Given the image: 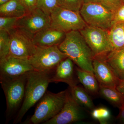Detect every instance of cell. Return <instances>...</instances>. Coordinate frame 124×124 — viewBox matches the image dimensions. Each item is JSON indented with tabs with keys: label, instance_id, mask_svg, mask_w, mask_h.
Instances as JSON below:
<instances>
[{
	"label": "cell",
	"instance_id": "3",
	"mask_svg": "<svg viewBox=\"0 0 124 124\" xmlns=\"http://www.w3.org/2000/svg\"><path fill=\"white\" fill-rule=\"evenodd\" d=\"M69 89L58 93L46 91L36 107L34 113L23 124H44L56 116L64 106Z\"/></svg>",
	"mask_w": 124,
	"mask_h": 124
},
{
	"label": "cell",
	"instance_id": "1",
	"mask_svg": "<svg viewBox=\"0 0 124 124\" xmlns=\"http://www.w3.org/2000/svg\"><path fill=\"white\" fill-rule=\"evenodd\" d=\"M53 71L34 70L27 74L24 100L20 110L14 119L13 124L21 122L29 109L42 98L51 82Z\"/></svg>",
	"mask_w": 124,
	"mask_h": 124
},
{
	"label": "cell",
	"instance_id": "26",
	"mask_svg": "<svg viewBox=\"0 0 124 124\" xmlns=\"http://www.w3.org/2000/svg\"><path fill=\"white\" fill-rule=\"evenodd\" d=\"M59 6L79 12L83 4L82 0H58Z\"/></svg>",
	"mask_w": 124,
	"mask_h": 124
},
{
	"label": "cell",
	"instance_id": "32",
	"mask_svg": "<svg viewBox=\"0 0 124 124\" xmlns=\"http://www.w3.org/2000/svg\"><path fill=\"white\" fill-rule=\"evenodd\" d=\"M100 0H82L83 3H89V2H98Z\"/></svg>",
	"mask_w": 124,
	"mask_h": 124
},
{
	"label": "cell",
	"instance_id": "9",
	"mask_svg": "<svg viewBox=\"0 0 124 124\" xmlns=\"http://www.w3.org/2000/svg\"><path fill=\"white\" fill-rule=\"evenodd\" d=\"M50 16L37 8L18 19L15 28L32 39L37 33L50 26Z\"/></svg>",
	"mask_w": 124,
	"mask_h": 124
},
{
	"label": "cell",
	"instance_id": "10",
	"mask_svg": "<svg viewBox=\"0 0 124 124\" xmlns=\"http://www.w3.org/2000/svg\"><path fill=\"white\" fill-rule=\"evenodd\" d=\"M83 108L73 98L69 90L62 110L55 117L43 124H69L80 122L85 117Z\"/></svg>",
	"mask_w": 124,
	"mask_h": 124
},
{
	"label": "cell",
	"instance_id": "7",
	"mask_svg": "<svg viewBox=\"0 0 124 124\" xmlns=\"http://www.w3.org/2000/svg\"><path fill=\"white\" fill-rule=\"evenodd\" d=\"M50 27L66 33L73 31H80L87 24L79 12L58 6L50 15Z\"/></svg>",
	"mask_w": 124,
	"mask_h": 124
},
{
	"label": "cell",
	"instance_id": "6",
	"mask_svg": "<svg viewBox=\"0 0 124 124\" xmlns=\"http://www.w3.org/2000/svg\"><path fill=\"white\" fill-rule=\"evenodd\" d=\"M67 57L58 46H36L35 53L28 60L35 70L51 71H54L60 62Z\"/></svg>",
	"mask_w": 124,
	"mask_h": 124
},
{
	"label": "cell",
	"instance_id": "31",
	"mask_svg": "<svg viewBox=\"0 0 124 124\" xmlns=\"http://www.w3.org/2000/svg\"><path fill=\"white\" fill-rule=\"evenodd\" d=\"M119 108L120 109V112L117 117L118 119L124 123V104Z\"/></svg>",
	"mask_w": 124,
	"mask_h": 124
},
{
	"label": "cell",
	"instance_id": "8",
	"mask_svg": "<svg viewBox=\"0 0 124 124\" xmlns=\"http://www.w3.org/2000/svg\"><path fill=\"white\" fill-rule=\"evenodd\" d=\"M79 31L95 57H104L113 50L108 31L87 25Z\"/></svg>",
	"mask_w": 124,
	"mask_h": 124
},
{
	"label": "cell",
	"instance_id": "30",
	"mask_svg": "<svg viewBox=\"0 0 124 124\" xmlns=\"http://www.w3.org/2000/svg\"><path fill=\"white\" fill-rule=\"evenodd\" d=\"M116 88L124 96V78L120 79L119 83Z\"/></svg>",
	"mask_w": 124,
	"mask_h": 124
},
{
	"label": "cell",
	"instance_id": "33",
	"mask_svg": "<svg viewBox=\"0 0 124 124\" xmlns=\"http://www.w3.org/2000/svg\"><path fill=\"white\" fill-rule=\"evenodd\" d=\"M11 0H0V5L4 4Z\"/></svg>",
	"mask_w": 124,
	"mask_h": 124
},
{
	"label": "cell",
	"instance_id": "21",
	"mask_svg": "<svg viewBox=\"0 0 124 124\" xmlns=\"http://www.w3.org/2000/svg\"><path fill=\"white\" fill-rule=\"evenodd\" d=\"M99 94L119 108L124 104V95L116 87L100 85Z\"/></svg>",
	"mask_w": 124,
	"mask_h": 124
},
{
	"label": "cell",
	"instance_id": "19",
	"mask_svg": "<svg viewBox=\"0 0 124 124\" xmlns=\"http://www.w3.org/2000/svg\"><path fill=\"white\" fill-rule=\"evenodd\" d=\"M27 13L19 0H11L0 5V16L20 18Z\"/></svg>",
	"mask_w": 124,
	"mask_h": 124
},
{
	"label": "cell",
	"instance_id": "12",
	"mask_svg": "<svg viewBox=\"0 0 124 124\" xmlns=\"http://www.w3.org/2000/svg\"><path fill=\"white\" fill-rule=\"evenodd\" d=\"M34 70L28 59L8 55L0 60V78H13Z\"/></svg>",
	"mask_w": 124,
	"mask_h": 124
},
{
	"label": "cell",
	"instance_id": "2",
	"mask_svg": "<svg viewBox=\"0 0 124 124\" xmlns=\"http://www.w3.org/2000/svg\"><path fill=\"white\" fill-rule=\"evenodd\" d=\"M58 46L78 67L93 72V61L95 55L79 31L66 33L64 39Z\"/></svg>",
	"mask_w": 124,
	"mask_h": 124
},
{
	"label": "cell",
	"instance_id": "18",
	"mask_svg": "<svg viewBox=\"0 0 124 124\" xmlns=\"http://www.w3.org/2000/svg\"><path fill=\"white\" fill-rule=\"evenodd\" d=\"M69 90L73 98L83 108L91 111L95 108L89 94L84 88L77 85L69 87Z\"/></svg>",
	"mask_w": 124,
	"mask_h": 124
},
{
	"label": "cell",
	"instance_id": "22",
	"mask_svg": "<svg viewBox=\"0 0 124 124\" xmlns=\"http://www.w3.org/2000/svg\"><path fill=\"white\" fill-rule=\"evenodd\" d=\"M10 46V37L8 32L0 30V60L8 56Z\"/></svg>",
	"mask_w": 124,
	"mask_h": 124
},
{
	"label": "cell",
	"instance_id": "29",
	"mask_svg": "<svg viewBox=\"0 0 124 124\" xmlns=\"http://www.w3.org/2000/svg\"><path fill=\"white\" fill-rule=\"evenodd\" d=\"M118 22H124V3L115 13L114 23Z\"/></svg>",
	"mask_w": 124,
	"mask_h": 124
},
{
	"label": "cell",
	"instance_id": "16",
	"mask_svg": "<svg viewBox=\"0 0 124 124\" xmlns=\"http://www.w3.org/2000/svg\"><path fill=\"white\" fill-rule=\"evenodd\" d=\"M76 73L79 82L89 94L96 95L99 94L100 85L93 72L77 67Z\"/></svg>",
	"mask_w": 124,
	"mask_h": 124
},
{
	"label": "cell",
	"instance_id": "17",
	"mask_svg": "<svg viewBox=\"0 0 124 124\" xmlns=\"http://www.w3.org/2000/svg\"><path fill=\"white\" fill-rule=\"evenodd\" d=\"M120 79L124 78V47L108 53L104 57Z\"/></svg>",
	"mask_w": 124,
	"mask_h": 124
},
{
	"label": "cell",
	"instance_id": "24",
	"mask_svg": "<svg viewBox=\"0 0 124 124\" xmlns=\"http://www.w3.org/2000/svg\"><path fill=\"white\" fill-rule=\"evenodd\" d=\"M59 6L58 0H37V8L47 15H51L53 11Z\"/></svg>",
	"mask_w": 124,
	"mask_h": 124
},
{
	"label": "cell",
	"instance_id": "23",
	"mask_svg": "<svg viewBox=\"0 0 124 124\" xmlns=\"http://www.w3.org/2000/svg\"><path fill=\"white\" fill-rule=\"evenodd\" d=\"M91 116L101 124H107L111 117L110 111L106 108L101 107L94 108L91 111Z\"/></svg>",
	"mask_w": 124,
	"mask_h": 124
},
{
	"label": "cell",
	"instance_id": "25",
	"mask_svg": "<svg viewBox=\"0 0 124 124\" xmlns=\"http://www.w3.org/2000/svg\"><path fill=\"white\" fill-rule=\"evenodd\" d=\"M18 18L15 17L0 16V30H3L9 32L15 28Z\"/></svg>",
	"mask_w": 124,
	"mask_h": 124
},
{
	"label": "cell",
	"instance_id": "27",
	"mask_svg": "<svg viewBox=\"0 0 124 124\" xmlns=\"http://www.w3.org/2000/svg\"><path fill=\"white\" fill-rule=\"evenodd\" d=\"M99 2L115 13L123 4L122 0H100Z\"/></svg>",
	"mask_w": 124,
	"mask_h": 124
},
{
	"label": "cell",
	"instance_id": "20",
	"mask_svg": "<svg viewBox=\"0 0 124 124\" xmlns=\"http://www.w3.org/2000/svg\"><path fill=\"white\" fill-rule=\"evenodd\" d=\"M109 39L113 50L124 47V22L115 23L108 31Z\"/></svg>",
	"mask_w": 124,
	"mask_h": 124
},
{
	"label": "cell",
	"instance_id": "4",
	"mask_svg": "<svg viewBox=\"0 0 124 124\" xmlns=\"http://www.w3.org/2000/svg\"><path fill=\"white\" fill-rule=\"evenodd\" d=\"M27 74L13 78H0L1 88L6 99V124H8L17 114L22 106L25 94Z\"/></svg>",
	"mask_w": 124,
	"mask_h": 124
},
{
	"label": "cell",
	"instance_id": "34",
	"mask_svg": "<svg viewBox=\"0 0 124 124\" xmlns=\"http://www.w3.org/2000/svg\"><path fill=\"white\" fill-rule=\"evenodd\" d=\"M122 2H123V3H124V0H122Z\"/></svg>",
	"mask_w": 124,
	"mask_h": 124
},
{
	"label": "cell",
	"instance_id": "15",
	"mask_svg": "<svg viewBox=\"0 0 124 124\" xmlns=\"http://www.w3.org/2000/svg\"><path fill=\"white\" fill-rule=\"evenodd\" d=\"M66 35L65 32L50 26L37 33L32 40L36 46H58L64 39Z\"/></svg>",
	"mask_w": 124,
	"mask_h": 124
},
{
	"label": "cell",
	"instance_id": "11",
	"mask_svg": "<svg viewBox=\"0 0 124 124\" xmlns=\"http://www.w3.org/2000/svg\"><path fill=\"white\" fill-rule=\"evenodd\" d=\"M8 33L10 37L8 55L29 59L35 53L36 46L31 39L16 28Z\"/></svg>",
	"mask_w": 124,
	"mask_h": 124
},
{
	"label": "cell",
	"instance_id": "13",
	"mask_svg": "<svg viewBox=\"0 0 124 124\" xmlns=\"http://www.w3.org/2000/svg\"><path fill=\"white\" fill-rule=\"evenodd\" d=\"M93 67V72L99 85L116 87L120 79L104 57H94Z\"/></svg>",
	"mask_w": 124,
	"mask_h": 124
},
{
	"label": "cell",
	"instance_id": "14",
	"mask_svg": "<svg viewBox=\"0 0 124 124\" xmlns=\"http://www.w3.org/2000/svg\"><path fill=\"white\" fill-rule=\"evenodd\" d=\"M74 62L69 57L62 60L55 68L51 79V82L66 83L69 87L77 85L79 81L74 69Z\"/></svg>",
	"mask_w": 124,
	"mask_h": 124
},
{
	"label": "cell",
	"instance_id": "28",
	"mask_svg": "<svg viewBox=\"0 0 124 124\" xmlns=\"http://www.w3.org/2000/svg\"><path fill=\"white\" fill-rule=\"evenodd\" d=\"M26 10L27 12L32 11L37 8V0H19Z\"/></svg>",
	"mask_w": 124,
	"mask_h": 124
},
{
	"label": "cell",
	"instance_id": "5",
	"mask_svg": "<svg viewBox=\"0 0 124 124\" xmlns=\"http://www.w3.org/2000/svg\"><path fill=\"white\" fill-rule=\"evenodd\" d=\"M79 12L89 26L109 31L114 24L115 13L100 2L83 3Z\"/></svg>",
	"mask_w": 124,
	"mask_h": 124
}]
</instances>
